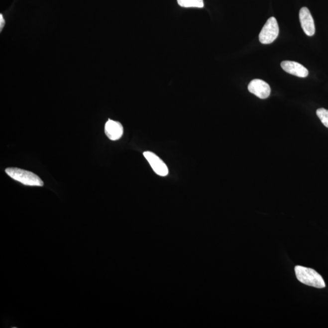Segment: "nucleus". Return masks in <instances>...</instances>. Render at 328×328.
I'll return each mask as SVG.
<instances>
[{
	"instance_id": "nucleus-1",
	"label": "nucleus",
	"mask_w": 328,
	"mask_h": 328,
	"mask_svg": "<svg viewBox=\"0 0 328 328\" xmlns=\"http://www.w3.org/2000/svg\"><path fill=\"white\" fill-rule=\"evenodd\" d=\"M298 280L306 285L316 288H324L325 285L324 278L315 270L301 266L295 267Z\"/></svg>"
},
{
	"instance_id": "nucleus-2",
	"label": "nucleus",
	"mask_w": 328,
	"mask_h": 328,
	"mask_svg": "<svg viewBox=\"0 0 328 328\" xmlns=\"http://www.w3.org/2000/svg\"><path fill=\"white\" fill-rule=\"evenodd\" d=\"M5 173L11 178L25 186H43V182L37 175L28 171L18 169V168H8L5 169Z\"/></svg>"
},
{
	"instance_id": "nucleus-3",
	"label": "nucleus",
	"mask_w": 328,
	"mask_h": 328,
	"mask_svg": "<svg viewBox=\"0 0 328 328\" xmlns=\"http://www.w3.org/2000/svg\"><path fill=\"white\" fill-rule=\"evenodd\" d=\"M279 34V27L276 18L272 16L269 18L262 29L259 40L262 44L267 45L271 44L276 40Z\"/></svg>"
},
{
	"instance_id": "nucleus-4",
	"label": "nucleus",
	"mask_w": 328,
	"mask_h": 328,
	"mask_svg": "<svg viewBox=\"0 0 328 328\" xmlns=\"http://www.w3.org/2000/svg\"><path fill=\"white\" fill-rule=\"evenodd\" d=\"M144 156L157 175L166 176L169 174V169L166 164L156 154L151 151H145Z\"/></svg>"
},
{
	"instance_id": "nucleus-5",
	"label": "nucleus",
	"mask_w": 328,
	"mask_h": 328,
	"mask_svg": "<svg viewBox=\"0 0 328 328\" xmlns=\"http://www.w3.org/2000/svg\"><path fill=\"white\" fill-rule=\"evenodd\" d=\"M299 18L303 31L308 36H313L315 34L316 27L310 10L307 7H302L300 10Z\"/></svg>"
},
{
	"instance_id": "nucleus-6",
	"label": "nucleus",
	"mask_w": 328,
	"mask_h": 328,
	"mask_svg": "<svg viewBox=\"0 0 328 328\" xmlns=\"http://www.w3.org/2000/svg\"><path fill=\"white\" fill-rule=\"evenodd\" d=\"M248 90L262 99L268 98L271 92L269 84L260 79H254L250 82L248 86Z\"/></svg>"
},
{
	"instance_id": "nucleus-7",
	"label": "nucleus",
	"mask_w": 328,
	"mask_h": 328,
	"mask_svg": "<svg viewBox=\"0 0 328 328\" xmlns=\"http://www.w3.org/2000/svg\"><path fill=\"white\" fill-rule=\"evenodd\" d=\"M281 67L286 73L299 77H307L308 76V70L304 66L293 61H283L281 63Z\"/></svg>"
},
{
	"instance_id": "nucleus-8",
	"label": "nucleus",
	"mask_w": 328,
	"mask_h": 328,
	"mask_svg": "<svg viewBox=\"0 0 328 328\" xmlns=\"http://www.w3.org/2000/svg\"><path fill=\"white\" fill-rule=\"evenodd\" d=\"M105 132L110 140H117L122 136L123 128L120 122L109 119L105 126Z\"/></svg>"
},
{
	"instance_id": "nucleus-9",
	"label": "nucleus",
	"mask_w": 328,
	"mask_h": 328,
	"mask_svg": "<svg viewBox=\"0 0 328 328\" xmlns=\"http://www.w3.org/2000/svg\"><path fill=\"white\" fill-rule=\"evenodd\" d=\"M178 3L183 7H204V0H177Z\"/></svg>"
},
{
	"instance_id": "nucleus-10",
	"label": "nucleus",
	"mask_w": 328,
	"mask_h": 328,
	"mask_svg": "<svg viewBox=\"0 0 328 328\" xmlns=\"http://www.w3.org/2000/svg\"><path fill=\"white\" fill-rule=\"evenodd\" d=\"M316 113L322 123L328 128V110L325 109H319L317 110Z\"/></svg>"
},
{
	"instance_id": "nucleus-11",
	"label": "nucleus",
	"mask_w": 328,
	"mask_h": 328,
	"mask_svg": "<svg viewBox=\"0 0 328 328\" xmlns=\"http://www.w3.org/2000/svg\"><path fill=\"white\" fill-rule=\"evenodd\" d=\"M4 24H5L4 19L3 18V16H2V14H1L0 15V28H1V31L2 29L3 28Z\"/></svg>"
}]
</instances>
